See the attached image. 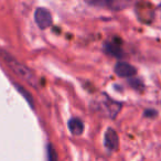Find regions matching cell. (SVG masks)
<instances>
[{
    "label": "cell",
    "instance_id": "6da1fadb",
    "mask_svg": "<svg viewBox=\"0 0 161 161\" xmlns=\"http://www.w3.org/2000/svg\"><path fill=\"white\" fill-rule=\"evenodd\" d=\"M1 55H3V60L7 63L8 66L14 71V74H17L21 80H25V82H27L28 84H30L32 87H34V88L38 87V80H36V76L34 75V73L29 67H27L25 64L19 62L17 58H14V56L10 55L7 52H3Z\"/></svg>",
    "mask_w": 161,
    "mask_h": 161
},
{
    "label": "cell",
    "instance_id": "7a4b0ae2",
    "mask_svg": "<svg viewBox=\"0 0 161 161\" xmlns=\"http://www.w3.org/2000/svg\"><path fill=\"white\" fill-rule=\"evenodd\" d=\"M34 19H36L38 27L42 30L50 28L53 22L51 12L45 8H38L34 12Z\"/></svg>",
    "mask_w": 161,
    "mask_h": 161
},
{
    "label": "cell",
    "instance_id": "3957f363",
    "mask_svg": "<svg viewBox=\"0 0 161 161\" xmlns=\"http://www.w3.org/2000/svg\"><path fill=\"white\" fill-rule=\"evenodd\" d=\"M98 105L102 106L104 109V113H105L107 116L114 117L117 116V114L119 113V110L121 109V104L118 103V102H115L113 99H110L108 96H104V99L102 102H98Z\"/></svg>",
    "mask_w": 161,
    "mask_h": 161
},
{
    "label": "cell",
    "instance_id": "277c9868",
    "mask_svg": "<svg viewBox=\"0 0 161 161\" xmlns=\"http://www.w3.org/2000/svg\"><path fill=\"white\" fill-rule=\"evenodd\" d=\"M136 67L127 62H118L115 66V73L120 77H131L136 74Z\"/></svg>",
    "mask_w": 161,
    "mask_h": 161
},
{
    "label": "cell",
    "instance_id": "5b68a950",
    "mask_svg": "<svg viewBox=\"0 0 161 161\" xmlns=\"http://www.w3.org/2000/svg\"><path fill=\"white\" fill-rule=\"evenodd\" d=\"M105 146L110 150H117L119 146V138L113 128H108L105 132Z\"/></svg>",
    "mask_w": 161,
    "mask_h": 161
},
{
    "label": "cell",
    "instance_id": "8992f818",
    "mask_svg": "<svg viewBox=\"0 0 161 161\" xmlns=\"http://www.w3.org/2000/svg\"><path fill=\"white\" fill-rule=\"evenodd\" d=\"M69 129L73 135H80L84 131L83 121L78 118H72L69 121Z\"/></svg>",
    "mask_w": 161,
    "mask_h": 161
},
{
    "label": "cell",
    "instance_id": "52a82bcc",
    "mask_svg": "<svg viewBox=\"0 0 161 161\" xmlns=\"http://www.w3.org/2000/svg\"><path fill=\"white\" fill-rule=\"evenodd\" d=\"M16 87H17V90H18V92H20L21 94L25 96V98L27 99V102H29V104L31 105V107H33V106H34V102H33V99H32L31 94H30L29 92H27V91H25V88L22 87V86L17 85V84H16Z\"/></svg>",
    "mask_w": 161,
    "mask_h": 161
},
{
    "label": "cell",
    "instance_id": "ba28073f",
    "mask_svg": "<svg viewBox=\"0 0 161 161\" xmlns=\"http://www.w3.org/2000/svg\"><path fill=\"white\" fill-rule=\"evenodd\" d=\"M47 158L49 161H58V153L51 145L47 146Z\"/></svg>",
    "mask_w": 161,
    "mask_h": 161
},
{
    "label": "cell",
    "instance_id": "9c48e42d",
    "mask_svg": "<svg viewBox=\"0 0 161 161\" xmlns=\"http://www.w3.org/2000/svg\"><path fill=\"white\" fill-rule=\"evenodd\" d=\"M106 47H107V51L109 52L110 54H114V55L120 56V55L118 54V53H121V50L119 49V47H114V45H112V44H107Z\"/></svg>",
    "mask_w": 161,
    "mask_h": 161
},
{
    "label": "cell",
    "instance_id": "30bf717a",
    "mask_svg": "<svg viewBox=\"0 0 161 161\" xmlns=\"http://www.w3.org/2000/svg\"><path fill=\"white\" fill-rule=\"evenodd\" d=\"M158 10H159V11H160V14H161V3H160V6H159V7H158Z\"/></svg>",
    "mask_w": 161,
    "mask_h": 161
}]
</instances>
